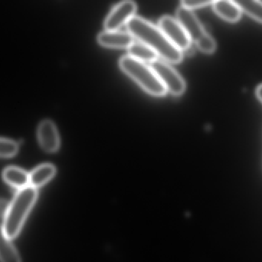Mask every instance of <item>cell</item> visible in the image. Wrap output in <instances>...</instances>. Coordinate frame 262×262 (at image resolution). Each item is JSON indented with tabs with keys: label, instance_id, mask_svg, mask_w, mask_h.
I'll return each instance as SVG.
<instances>
[{
	"label": "cell",
	"instance_id": "obj_13",
	"mask_svg": "<svg viewBox=\"0 0 262 262\" xmlns=\"http://www.w3.org/2000/svg\"><path fill=\"white\" fill-rule=\"evenodd\" d=\"M129 55L142 63H152L157 61L158 55L149 46L141 42L133 43L128 48Z\"/></svg>",
	"mask_w": 262,
	"mask_h": 262
},
{
	"label": "cell",
	"instance_id": "obj_18",
	"mask_svg": "<svg viewBox=\"0 0 262 262\" xmlns=\"http://www.w3.org/2000/svg\"><path fill=\"white\" fill-rule=\"evenodd\" d=\"M8 207H9V204L4 200L0 199V217L5 216Z\"/></svg>",
	"mask_w": 262,
	"mask_h": 262
},
{
	"label": "cell",
	"instance_id": "obj_6",
	"mask_svg": "<svg viewBox=\"0 0 262 262\" xmlns=\"http://www.w3.org/2000/svg\"><path fill=\"white\" fill-rule=\"evenodd\" d=\"M159 28L177 49L180 51L189 49L190 38L177 19L168 15L162 17L159 22Z\"/></svg>",
	"mask_w": 262,
	"mask_h": 262
},
{
	"label": "cell",
	"instance_id": "obj_17",
	"mask_svg": "<svg viewBox=\"0 0 262 262\" xmlns=\"http://www.w3.org/2000/svg\"><path fill=\"white\" fill-rule=\"evenodd\" d=\"M212 3V1H207V0H184L181 2V6L192 10L194 9L204 7Z\"/></svg>",
	"mask_w": 262,
	"mask_h": 262
},
{
	"label": "cell",
	"instance_id": "obj_15",
	"mask_svg": "<svg viewBox=\"0 0 262 262\" xmlns=\"http://www.w3.org/2000/svg\"><path fill=\"white\" fill-rule=\"evenodd\" d=\"M235 3L242 11L262 23V2L258 0H236Z\"/></svg>",
	"mask_w": 262,
	"mask_h": 262
},
{
	"label": "cell",
	"instance_id": "obj_4",
	"mask_svg": "<svg viewBox=\"0 0 262 262\" xmlns=\"http://www.w3.org/2000/svg\"><path fill=\"white\" fill-rule=\"evenodd\" d=\"M177 19L182 25L186 33L196 44L200 51L210 54L216 49V42L209 35L192 10L180 6L177 10Z\"/></svg>",
	"mask_w": 262,
	"mask_h": 262
},
{
	"label": "cell",
	"instance_id": "obj_3",
	"mask_svg": "<svg viewBox=\"0 0 262 262\" xmlns=\"http://www.w3.org/2000/svg\"><path fill=\"white\" fill-rule=\"evenodd\" d=\"M120 67L123 72L137 82L146 92L155 96H163L166 89L150 66L138 61L130 55L120 59Z\"/></svg>",
	"mask_w": 262,
	"mask_h": 262
},
{
	"label": "cell",
	"instance_id": "obj_5",
	"mask_svg": "<svg viewBox=\"0 0 262 262\" xmlns=\"http://www.w3.org/2000/svg\"><path fill=\"white\" fill-rule=\"evenodd\" d=\"M150 67L156 72L166 91L174 95H180L186 89V83L181 75L166 62L157 60Z\"/></svg>",
	"mask_w": 262,
	"mask_h": 262
},
{
	"label": "cell",
	"instance_id": "obj_9",
	"mask_svg": "<svg viewBox=\"0 0 262 262\" xmlns=\"http://www.w3.org/2000/svg\"><path fill=\"white\" fill-rule=\"evenodd\" d=\"M98 42L104 47L128 49L134 43V37L127 32L106 30L98 35Z\"/></svg>",
	"mask_w": 262,
	"mask_h": 262
},
{
	"label": "cell",
	"instance_id": "obj_14",
	"mask_svg": "<svg viewBox=\"0 0 262 262\" xmlns=\"http://www.w3.org/2000/svg\"><path fill=\"white\" fill-rule=\"evenodd\" d=\"M10 238L5 234L0 226V262H21V258Z\"/></svg>",
	"mask_w": 262,
	"mask_h": 262
},
{
	"label": "cell",
	"instance_id": "obj_8",
	"mask_svg": "<svg viewBox=\"0 0 262 262\" xmlns=\"http://www.w3.org/2000/svg\"><path fill=\"white\" fill-rule=\"evenodd\" d=\"M38 138L40 146L46 152H55L59 148V135L56 126L50 120H44L40 123Z\"/></svg>",
	"mask_w": 262,
	"mask_h": 262
},
{
	"label": "cell",
	"instance_id": "obj_2",
	"mask_svg": "<svg viewBox=\"0 0 262 262\" xmlns=\"http://www.w3.org/2000/svg\"><path fill=\"white\" fill-rule=\"evenodd\" d=\"M38 196L37 189L29 186L18 191L9 205L4 216L3 229L10 239L19 233L26 217L33 207Z\"/></svg>",
	"mask_w": 262,
	"mask_h": 262
},
{
	"label": "cell",
	"instance_id": "obj_11",
	"mask_svg": "<svg viewBox=\"0 0 262 262\" xmlns=\"http://www.w3.org/2000/svg\"><path fill=\"white\" fill-rule=\"evenodd\" d=\"M3 179L12 187L20 189L29 186V175L23 169L17 167H8L3 174Z\"/></svg>",
	"mask_w": 262,
	"mask_h": 262
},
{
	"label": "cell",
	"instance_id": "obj_10",
	"mask_svg": "<svg viewBox=\"0 0 262 262\" xmlns=\"http://www.w3.org/2000/svg\"><path fill=\"white\" fill-rule=\"evenodd\" d=\"M212 4L214 11L226 21L235 23L241 18L243 11L235 1L218 0L212 2Z\"/></svg>",
	"mask_w": 262,
	"mask_h": 262
},
{
	"label": "cell",
	"instance_id": "obj_7",
	"mask_svg": "<svg viewBox=\"0 0 262 262\" xmlns=\"http://www.w3.org/2000/svg\"><path fill=\"white\" fill-rule=\"evenodd\" d=\"M137 10V4L133 1H124L117 5L109 13L104 21V28L107 31H116L127 24L134 17Z\"/></svg>",
	"mask_w": 262,
	"mask_h": 262
},
{
	"label": "cell",
	"instance_id": "obj_12",
	"mask_svg": "<svg viewBox=\"0 0 262 262\" xmlns=\"http://www.w3.org/2000/svg\"><path fill=\"white\" fill-rule=\"evenodd\" d=\"M55 168L52 165L44 164L34 169L29 175V186L37 189L47 183L55 175Z\"/></svg>",
	"mask_w": 262,
	"mask_h": 262
},
{
	"label": "cell",
	"instance_id": "obj_1",
	"mask_svg": "<svg viewBox=\"0 0 262 262\" xmlns=\"http://www.w3.org/2000/svg\"><path fill=\"white\" fill-rule=\"evenodd\" d=\"M129 33L152 49L168 63H179L183 60V52L177 49L160 28L144 18L134 16L127 24Z\"/></svg>",
	"mask_w": 262,
	"mask_h": 262
},
{
	"label": "cell",
	"instance_id": "obj_19",
	"mask_svg": "<svg viewBox=\"0 0 262 262\" xmlns=\"http://www.w3.org/2000/svg\"><path fill=\"white\" fill-rule=\"evenodd\" d=\"M255 94H256V96L258 97V99L262 103V83L256 88Z\"/></svg>",
	"mask_w": 262,
	"mask_h": 262
},
{
	"label": "cell",
	"instance_id": "obj_16",
	"mask_svg": "<svg viewBox=\"0 0 262 262\" xmlns=\"http://www.w3.org/2000/svg\"><path fill=\"white\" fill-rule=\"evenodd\" d=\"M18 144L12 140L0 138V158H10L18 152Z\"/></svg>",
	"mask_w": 262,
	"mask_h": 262
}]
</instances>
